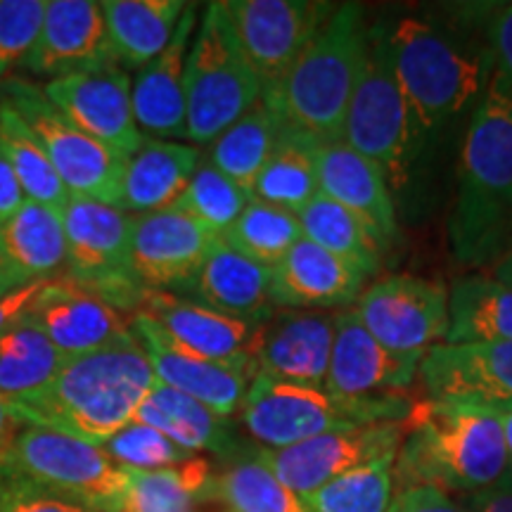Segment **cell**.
<instances>
[{
    "label": "cell",
    "instance_id": "cell-41",
    "mask_svg": "<svg viewBox=\"0 0 512 512\" xmlns=\"http://www.w3.org/2000/svg\"><path fill=\"white\" fill-rule=\"evenodd\" d=\"M394 460L380 458L302 496L306 512H387L394 501Z\"/></svg>",
    "mask_w": 512,
    "mask_h": 512
},
{
    "label": "cell",
    "instance_id": "cell-40",
    "mask_svg": "<svg viewBox=\"0 0 512 512\" xmlns=\"http://www.w3.org/2000/svg\"><path fill=\"white\" fill-rule=\"evenodd\" d=\"M221 240L256 264L273 268L302 240V226L292 211L252 197L233 226L221 235Z\"/></svg>",
    "mask_w": 512,
    "mask_h": 512
},
{
    "label": "cell",
    "instance_id": "cell-8",
    "mask_svg": "<svg viewBox=\"0 0 512 512\" xmlns=\"http://www.w3.org/2000/svg\"><path fill=\"white\" fill-rule=\"evenodd\" d=\"M0 470L91 512L124 508L128 470L102 446L48 427L24 425L12 434L0 448Z\"/></svg>",
    "mask_w": 512,
    "mask_h": 512
},
{
    "label": "cell",
    "instance_id": "cell-11",
    "mask_svg": "<svg viewBox=\"0 0 512 512\" xmlns=\"http://www.w3.org/2000/svg\"><path fill=\"white\" fill-rule=\"evenodd\" d=\"M131 221V214L110 204L72 197L62 209L67 264L57 278L83 287L121 313H136L145 290L131 273Z\"/></svg>",
    "mask_w": 512,
    "mask_h": 512
},
{
    "label": "cell",
    "instance_id": "cell-2",
    "mask_svg": "<svg viewBox=\"0 0 512 512\" xmlns=\"http://www.w3.org/2000/svg\"><path fill=\"white\" fill-rule=\"evenodd\" d=\"M384 27L422 152L453 121L475 112L494 76V53L486 36H472L460 22L441 27L406 15Z\"/></svg>",
    "mask_w": 512,
    "mask_h": 512
},
{
    "label": "cell",
    "instance_id": "cell-39",
    "mask_svg": "<svg viewBox=\"0 0 512 512\" xmlns=\"http://www.w3.org/2000/svg\"><path fill=\"white\" fill-rule=\"evenodd\" d=\"M209 498L230 512H306L302 496L287 489L254 451L235 458L221 475L211 477Z\"/></svg>",
    "mask_w": 512,
    "mask_h": 512
},
{
    "label": "cell",
    "instance_id": "cell-31",
    "mask_svg": "<svg viewBox=\"0 0 512 512\" xmlns=\"http://www.w3.org/2000/svg\"><path fill=\"white\" fill-rule=\"evenodd\" d=\"M0 254L22 283L55 280L67 264L62 211L27 200L0 226Z\"/></svg>",
    "mask_w": 512,
    "mask_h": 512
},
{
    "label": "cell",
    "instance_id": "cell-12",
    "mask_svg": "<svg viewBox=\"0 0 512 512\" xmlns=\"http://www.w3.org/2000/svg\"><path fill=\"white\" fill-rule=\"evenodd\" d=\"M335 10L316 0H223L233 34L261 83V98L285 79Z\"/></svg>",
    "mask_w": 512,
    "mask_h": 512
},
{
    "label": "cell",
    "instance_id": "cell-6",
    "mask_svg": "<svg viewBox=\"0 0 512 512\" xmlns=\"http://www.w3.org/2000/svg\"><path fill=\"white\" fill-rule=\"evenodd\" d=\"M411 408L413 401L403 394L347 396L325 387L256 375L238 413L256 444L278 451L328 432L403 422Z\"/></svg>",
    "mask_w": 512,
    "mask_h": 512
},
{
    "label": "cell",
    "instance_id": "cell-4",
    "mask_svg": "<svg viewBox=\"0 0 512 512\" xmlns=\"http://www.w3.org/2000/svg\"><path fill=\"white\" fill-rule=\"evenodd\" d=\"M508 446L494 411L422 399L403 420L394 460L396 491L430 486L444 494H477L505 482Z\"/></svg>",
    "mask_w": 512,
    "mask_h": 512
},
{
    "label": "cell",
    "instance_id": "cell-24",
    "mask_svg": "<svg viewBox=\"0 0 512 512\" xmlns=\"http://www.w3.org/2000/svg\"><path fill=\"white\" fill-rule=\"evenodd\" d=\"M117 64L107 46L102 3L95 0H46L41 34L24 62L36 79H62L83 69Z\"/></svg>",
    "mask_w": 512,
    "mask_h": 512
},
{
    "label": "cell",
    "instance_id": "cell-33",
    "mask_svg": "<svg viewBox=\"0 0 512 512\" xmlns=\"http://www.w3.org/2000/svg\"><path fill=\"white\" fill-rule=\"evenodd\" d=\"M283 131V119L266 102H259L211 143L207 162L252 195L256 178L278 145Z\"/></svg>",
    "mask_w": 512,
    "mask_h": 512
},
{
    "label": "cell",
    "instance_id": "cell-53",
    "mask_svg": "<svg viewBox=\"0 0 512 512\" xmlns=\"http://www.w3.org/2000/svg\"><path fill=\"white\" fill-rule=\"evenodd\" d=\"M496 415H498V420H501V425H503L505 446H508V477H505L503 484L512 486V411H501Z\"/></svg>",
    "mask_w": 512,
    "mask_h": 512
},
{
    "label": "cell",
    "instance_id": "cell-13",
    "mask_svg": "<svg viewBox=\"0 0 512 512\" xmlns=\"http://www.w3.org/2000/svg\"><path fill=\"white\" fill-rule=\"evenodd\" d=\"M363 328L384 347L422 358L446 342L448 287L418 275H387L351 306Z\"/></svg>",
    "mask_w": 512,
    "mask_h": 512
},
{
    "label": "cell",
    "instance_id": "cell-35",
    "mask_svg": "<svg viewBox=\"0 0 512 512\" xmlns=\"http://www.w3.org/2000/svg\"><path fill=\"white\" fill-rule=\"evenodd\" d=\"M62 354L27 316L0 330V399L5 406L29 399L53 380Z\"/></svg>",
    "mask_w": 512,
    "mask_h": 512
},
{
    "label": "cell",
    "instance_id": "cell-16",
    "mask_svg": "<svg viewBox=\"0 0 512 512\" xmlns=\"http://www.w3.org/2000/svg\"><path fill=\"white\" fill-rule=\"evenodd\" d=\"M219 235L176 209L131 221V273L145 292H188Z\"/></svg>",
    "mask_w": 512,
    "mask_h": 512
},
{
    "label": "cell",
    "instance_id": "cell-49",
    "mask_svg": "<svg viewBox=\"0 0 512 512\" xmlns=\"http://www.w3.org/2000/svg\"><path fill=\"white\" fill-rule=\"evenodd\" d=\"M24 202H27V197H24L22 185L12 174L8 159L0 152V226L10 221Z\"/></svg>",
    "mask_w": 512,
    "mask_h": 512
},
{
    "label": "cell",
    "instance_id": "cell-43",
    "mask_svg": "<svg viewBox=\"0 0 512 512\" xmlns=\"http://www.w3.org/2000/svg\"><path fill=\"white\" fill-rule=\"evenodd\" d=\"M102 451L128 472L169 470V467L183 465L185 460L195 456V453L183 451L174 441L166 439L164 434L140 425L136 420L121 427L112 439H107L102 444Z\"/></svg>",
    "mask_w": 512,
    "mask_h": 512
},
{
    "label": "cell",
    "instance_id": "cell-1",
    "mask_svg": "<svg viewBox=\"0 0 512 512\" xmlns=\"http://www.w3.org/2000/svg\"><path fill=\"white\" fill-rule=\"evenodd\" d=\"M448 242L460 266L486 271L512 249V83L498 72L467 119Z\"/></svg>",
    "mask_w": 512,
    "mask_h": 512
},
{
    "label": "cell",
    "instance_id": "cell-37",
    "mask_svg": "<svg viewBox=\"0 0 512 512\" xmlns=\"http://www.w3.org/2000/svg\"><path fill=\"white\" fill-rule=\"evenodd\" d=\"M0 152L8 159L12 174L22 185L24 197L55 211L67 207L72 195L64 188L60 176L34 133L19 119L8 102L0 100Z\"/></svg>",
    "mask_w": 512,
    "mask_h": 512
},
{
    "label": "cell",
    "instance_id": "cell-23",
    "mask_svg": "<svg viewBox=\"0 0 512 512\" xmlns=\"http://www.w3.org/2000/svg\"><path fill=\"white\" fill-rule=\"evenodd\" d=\"M131 332L143 347L157 382L200 401L221 418H233L240 411L254 380L252 373L181 351L143 313H133Z\"/></svg>",
    "mask_w": 512,
    "mask_h": 512
},
{
    "label": "cell",
    "instance_id": "cell-10",
    "mask_svg": "<svg viewBox=\"0 0 512 512\" xmlns=\"http://www.w3.org/2000/svg\"><path fill=\"white\" fill-rule=\"evenodd\" d=\"M0 100L34 133L69 195L119 209L126 155L79 131L50 105L43 88L27 79L10 76L0 83Z\"/></svg>",
    "mask_w": 512,
    "mask_h": 512
},
{
    "label": "cell",
    "instance_id": "cell-3",
    "mask_svg": "<svg viewBox=\"0 0 512 512\" xmlns=\"http://www.w3.org/2000/svg\"><path fill=\"white\" fill-rule=\"evenodd\" d=\"M155 384L150 361L136 335L86 356L64 358L41 392L8 406L22 425L48 427L102 446L136 418Z\"/></svg>",
    "mask_w": 512,
    "mask_h": 512
},
{
    "label": "cell",
    "instance_id": "cell-5",
    "mask_svg": "<svg viewBox=\"0 0 512 512\" xmlns=\"http://www.w3.org/2000/svg\"><path fill=\"white\" fill-rule=\"evenodd\" d=\"M366 10L349 3L332 10L292 69L261 102L287 128L323 143L344 136L351 95L368 57Z\"/></svg>",
    "mask_w": 512,
    "mask_h": 512
},
{
    "label": "cell",
    "instance_id": "cell-9",
    "mask_svg": "<svg viewBox=\"0 0 512 512\" xmlns=\"http://www.w3.org/2000/svg\"><path fill=\"white\" fill-rule=\"evenodd\" d=\"M342 140L380 166L392 192L408 188L422 152L384 24H373L368 31V57L351 95Z\"/></svg>",
    "mask_w": 512,
    "mask_h": 512
},
{
    "label": "cell",
    "instance_id": "cell-50",
    "mask_svg": "<svg viewBox=\"0 0 512 512\" xmlns=\"http://www.w3.org/2000/svg\"><path fill=\"white\" fill-rule=\"evenodd\" d=\"M463 508L467 512H512V486L498 484L465 496Z\"/></svg>",
    "mask_w": 512,
    "mask_h": 512
},
{
    "label": "cell",
    "instance_id": "cell-15",
    "mask_svg": "<svg viewBox=\"0 0 512 512\" xmlns=\"http://www.w3.org/2000/svg\"><path fill=\"white\" fill-rule=\"evenodd\" d=\"M43 95L79 131L121 155H133L145 143L133 114L131 76L119 64H102L48 81Z\"/></svg>",
    "mask_w": 512,
    "mask_h": 512
},
{
    "label": "cell",
    "instance_id": "cell-19",
    "mask_svg": "<svg viewBox=\"0 0 512 512\" xmlns=\"http://www.w3.org/2000/svg\"><path fill=\"white\" fill-rule=\"evenodd\" d=\"M335 313L273 309L256 323L252 358L256 375L325 387Z\"/></svg>",
    "mask_w": 512,
    "mask_h": 512
},
{
    "label": "cell",
    "instance_id": "cell-51",
    "mask_svg": "<svg viewBox=\"0 0 512 512\" xmlns=\"http://www.w3.org/2000/svg\"><path fill=\"white\" fill-rule=\"evenodd\" d=\"M489 275L491 278H496L498 283L512 287V249L508 254H503L501 259H498L496 264L489 268Z\"/></svg>",
    "mask_w": 512,
    "mask_h": 512
},
{
    "label": "cell",
    "instance_id": "cell-34",
    "mask_svg": "<svg viewBox=\"0 0 512 512\" xmlns=\"http://www.w3.org/2000/svg\"><path fill=\"white\" fill-rule=\"evenodd\" d=\"M318 140L287 128L256 178L252 197L299 214L318 195Z\"/></svg>",
    "mask_w": 512,
    "mask_h": 512
},
{
    "label": "cell",
    "instance_id": "cell-7",
    "mask_svg": "<svg viewBox=\"0 0 512 512\" xmlns=\"http://www.w3.org/2000/svg\"><path fill=\"white\" fill-rule=\"evenodd\" d=\"M261 102V83L242 55L223 3H209L185 64V140L211 145Z\"/></svg>",
    "mask_w": 512,
    "mask_h": 512
},
{
    "label": "cell",
    "instance_id": "cell-28",
    "mask_svg": "<svg viewBox=\"0 0 512 512\" xmlns=\"http://www.w3.org/2000/svg\"><path fill=\"white\" fill-rule=\"evenodd\" d=\"M200 162V147L145 138V143L126 159L119 209L131 216L169 209L181 197Z\"/></svg>",
    "mask_w": 512,
    "mask_h": 512
},
{
    "label": "cell",
    "instance_id": "cell-52",
    "mask_svg": "<svg viewBox=\"0 0 512 512\" xmlns=\"http://www.w3.org/2000/svg\"><path fill=\"white\" fill-rule=\"evenodd\" d=\"M22 285H27V283H22V278L12 273V268L5 264L3 254H0V297L12 290H17V287H22Z\"/></svg>",
    "mask_w": 512,
    "mask_h": 512
},
{
    "label": "cell",
    "instance_id": "cell-38",
    "mask_svg": "<svg viewBox=\"0 0 512 512\" xmlns=\"http://www.w3.org/2000/svg\"><path fill=\"white\" fill-rule=\"evenodd\" d=\"M211 477V465L197 456L169 470L128 472L121 512H195L207 501Z\"/></svg>",
    "mask_w": 512,
    "mask_h": 512
},
{
    "label": "cell",
    "instance_id": "cell-22",
    "mask_svg": "<svg viewBox=\"0 0 512 512\" xmlns=\"http://www.w3.org/2000/svg\"><path fill=\"white\" fill-rule=\"evenodd\" d=\"M420 361L418 356L396 354L377 342L347 306L335 313L325 389L347 396L403 394L418 377Z\"/></svg>",
    "mask_w": 512,
    "mask_h": 512
},
{
    "label": "cell",
    "instance_id": "cell-46",
    "mask_svg": "<svg viewBox=\"0 0 512 512\" xmlns=\"http://www.w3.org/2000/svg\"><path fill=\"white\" fill-rule=\"evenodd\" d=\"M486 41L494 53V72L512 83V3L489 10L484 24Z\"/></svg>",
    "mask_w": 512,
    "mask_h": 512
},
{
    "label": "cell",
    "instance_id": "cell-14",
    "mask_svg": "<svg viewBox=\"0 0 512 512\" xmlns=\"http://www.w3.org/2000/svg\"><path fill=\"white\" fill-rule=\"evenodd\" d=\"M401 441L403 422H377L356 430L320 434L278 451L256 448L254 453L287 489L297 496H309L356 467L396 456Z\"/></svg>",
    "mask_w": 512,
    "mask_h": 512
},
{
    "label": "cell",
    "instance_id": "cell-32",
    "mask_svg": "<svg viewBox=\"0 0 512 512\" xmlns=\"http://www.w3.org/2000/svg\"><path fill=\"white\" fill-rule=\"evenodd\" d=\"M512 287L489 273L463 275L448 287V335L444 344L510 342Z\"/></svg>",
    "mask_w": 512,
    "mask_h": 512
},
{
    "label": "cell",
    "instance_id": "cell-36",
    "mask_svg": "<svg viewBox=\"0 0 512 512\" xmlns=\"http://www.w3.org/2000/svg\"><path fill=\"white\" fill-rule=\"evenodd\" d=\"M302 226V238L330 252L358 273L375 275L382 266V247L373 235L358 223L347 209H342L330 197L318 195L297 214Z\"/></svg>",
    "mask_w": 512,
    "mask_h": 512
},
{
    "label": "cell",
    "instance_id": "cell-30",
    "mask_svg": "<svg viewBox=\"0 0 512 512\" xmlns=\"http://www.w3.org/2000/svg\"><path fill=\"white\" fill-rule=\"evenodd\" d=\"M188 3L183 0H105L107 46L114 62L145 67L169 46Z\"/></svg>",
    "mask_w": 512,
    "mask_h": 512
},
{
    "label": "cell",
    "instance_id": "cell-42",
    "mask_svg": "<svg viewBox=\"0 0 512 512\" xmlns=\"http://www.w3.org/2000/svg\"><path fill=\"white\" fill-rule=\"evenodd\" d=\"M249 200H252L249 192L230 181L228 176H223L207 159H202L181 197L171 204V209L190 216L192 221H197L221 238L242 214Z\"/></svg>",
    "mask_w": 512,
    "mask_h": 512
},
{
    "label": "cell",
    "instance_id": "cell-25",
    "mask_svg": "<svg viewBox=\"0 0 512 512\" xmlns=\"http://www.w3.org/2000/svg\"><path fill=\"white\" fill-rule=\"evenodd\" d=\"M195 31L197 5L188 3L169 46L131 81L133 114L145 138L185 140V64Z\"/></svg>",
    "mask_w": 512,
    "mask_h": 512
},
{
    "label": "cell",
    "instance_id": "cell-47",
    "mask_svg": "<svg viewBox=\"0 0 512 512\" xmlns=\"http://www.w3.org/2000/svg\"><path fill=\"white\" fill-rule=\"evenodd\" d=\"M387 512H467L463 503L453 501L451 496L430 486H415V489L396 491L394 501Z\"/></svg>",
    "mask_w": 512,
    "mask_h": 512
},
{
    "label": "cell",
    "instance_id": "cell-21",
    "mask_svg": "<svg viewBox=\"0 0 512 512\" xmlns=\"http://www.w3.org/2000/svg\"><path fill=\"white\" fill-rule=\"evenodd\" d=\"M318 192L347 209L373 240L387 249L399 235L394 192L380 166L358 155L344 140L323 143L316 150Z\"/></svg>",
    "mask_w": 512,
    "mask_h": 512
},
{
    "label": "cell",
    "instance_id": "cell-48",
    "mask_svg": "<svg viewBox=\"0 0 512 512\" xmlns=\"http://www.w3.org/2000/svg\"><path fill=\"white\" fill-rule=\"evenodd\" d=\"M48 280H38V283H27L22 287H17V290H12L8 294H3L0 297V330H5L8 325L15 323L24 316V313L29 311L31 302L36 299V294L43 290V285H46Z\"/></svg>",
    "mask_w": 512,
    "mask_h": 512
},
{
    "label": "cell",
    "instance_id": "cell-17",
    "mask_svg": "<svg viewBox=\"0 0 512 512\" xmlns=\"http://www.w3.org/2000/svg\"><path fill=\"white\" fill-rule=\"evenodd\" d=\"M418 377L425 399L512 411V339L439 344L422 356Z\"/></svg>",
    "mask_w": 512,
    "mask_h": 512
},
{
    "label": "cell",
    "instance_id": "cell-44",
    "mask_svg": "<svg viewBox=\"0 0 512 512\" xmlns=\"http://www.w3.org/2000/svg\"><path fill=\"white\" fill-rule=\"evenodd\" d=\"M46 0H0V83L27 62L41 34Z\"/></svg>",
    "mask_w": 512,
    "mask_h": 512
},
{
    "label": "cell",
    "instance_id": "cell-54",
    "mask_svg": "<svg viewBox=\"0 0 512 512\" xmlns=\"http://www.w3.org/2000/svg\"><path fill=\"white\" fill-rule=\"evenodd\" d=\"M12 425H17V422L10 418L8 406H5V401L0 399V448H3L5 441L12 437Z\"/></svg>",
    "mask_w": 512,
    "mask_h": 512
},
{
    "label": "cell",
    "instance_id": "cell-29",
    "mask_svg": "<svg viewBox=\"0 0 512 512\" xmlns=\"http://www.w3.org/2000/svg\"><path fill=\"white\" fill-rule=\"evenodd\" d=\"M133 420L164 434L188 453L209 451L221 458H238L242 453L240 439L230 430L228 418H221L200 401L157 380Z\"/></svg>",
    "mask_w": 512,
    "mask_h": 512
},
{
    "label": "cell",
    "instance_id": "cell-26",
    "mask_svg": "<svg viewBox=\"0 0 512 512\" xmlns=\"http://www.w3.org/2000/svg\"><path fill=\"white\" fill-rule=\"evenodd\" d=\"M366 275L302 238L271 268L275 309L330 311L354 306Z\"/></svg>",
    "mask_w": 512,
    "mask_h": 512
},
{
    "label": "cell",
    "instance_id": "cell-18",
    "mask_svg": "<svg viewBox=\"0 0 512 512\" xmlns=\"http://www.w3.org/2000/svg\"><path fill=\"white\" fill-rule=\"evenodd\" d=\"M157 325L174 347L204 361L247 370L256 377L252 344L256 323L219 313L171 292H145L138 311Z\"/></svg>",
    "mask_w": 512,
    "mask_h": 512
},
{
    "label": "cell",
    "instance_id": "cell-45",
    "mask_svg": "<svg viewBox=\"0 0 512 512\" xmlns=\"http://www.w3.org/2000/svg\"><path fill=\"white\" fill-rule=\"evenodd\" d=\"M0 512H91L0 470Z\"/></svg>",
    "mask_w": 512,
    "mask_h": 512
},
{
    "label": "cell",
    "instance_id": "cell-27",
    "mask_svg": "<svg viewBox=\"0 0 512 512\" xmlns=\"http://www.w3.org/2000/svg\"><path fill=\"white\" fill-rule=\"evenodd\" d=\"M188 292L195 302L249 323H259L275 309L271 268L238 254L221 238L211 247Z\"/></svg>",
    "mask_w": 512,
    "mask_h": 512
},
{
    "label": "cell",
    "instance_id": "cell-20",
    "mask_svg": "<svg viewBox=\"0 0 512 512\" xmlns=\"http://www.w3.org/2000/svg\"><path fill=\"white\" fill-rule=\"evenodd\" d=\"M62 358L86 356L131 335L124 313L64 278L48 280L24 313Z\"/></svg>",
    "mask_w": 512,
    "mask_h": 512
}]
</instances>
